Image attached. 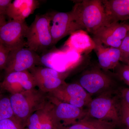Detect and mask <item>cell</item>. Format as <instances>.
<instances>
[{
  "mask_svg": "<svg viewBox=\"0 0 129 129\" xmlns=\"http://www.w3.org/2000/svg\"><path fill=\"white\" fill-rule=\"evenodd\" d=\"M14 117L10 98L0 93V121Z\"/></svg>",
  "mask_w": 129,
  "mask_h": 129,
  "instance_id": "ffe728a7",
  "label": "cell"
},
{
  "mask_svg": "<svg viewBox=\"0 0 129 129\" xmlns=\"http://www.w3.org/2000/svg\"><path fill=\"white\" fill-rule=\"evenodd\" d=\"M40 5L38 0H14L8 8L6 15L12 20L25 21Z\"/></svg>",
  "mask_w": 129,
  "mask_h": 129,
  "instance_id": "2e32d148",
  "label": "cell"
},
{
  "mask_svg": "<svg viewBox=\"0 0 129 129\" xmlns=\"http://www.w3.org/2000/svg\"><path fill=\"white\" fill-rule=\"evenodd\" d=\"M129 31V24L119 22L110 23L103 26L93 35V39L103 44L119 48Z\"/></svg>",
  "mask_w": 129,
  "mask_h": 129,
  "instance_id": "30bf717a",
  "label": "cell"
},
{
  "mask_svg": "<svg viewBox=\"0 0 129 129\" xmlns=\"http://www.w3.org/2000/svg\"><path fill=\"white\" fill-rule=\"evenodd\" d=\"M51 13L36 15L28 26L26 46L37 53L44 52L53 46L51 32Z\"/></svg>",
  "mask_w": 129,
  "mask_h": 129,
  "instance_id": "7a4b0ae2",
  "label": "cell"
},
{
  "mask_svg": "<svg viewBox=\"0 0 129 129\" xmlns=\"http://www.w3.org/2000/svg\"><path fill=\"white\" fill-rule=\"evenodd\" d=\"M36 85L42 89V91H53L65 84L63 73L50 68L35 67L30 69Z\"/></svg>",
  "mask_w": 129,
  "mask_h": 129,
  "instance_id": "8fae6325",
  "label": "cell"
},
{
  "mask_svg": "<svg viewBox=\"0 0 129 129\" xmlns=\"http://www.w3.org/2000/svg\"><path fill=\"white\" fill-rule=\"evenodd\" d=\"M36 85V83L32 74L25 71L7 74L1 86L12 94L18 92L19 86L24 91L34 89Z\"/></svg>",
  "mask_w": 129,
  "mask_h": 129,
  "instance_id": "5bb4252c",
  "label": "cell"
},
{
  "mask_svg": "<svg viewBox=\"0 0 129 129\" xmlns=\"http://www.w3.org/2000/svg\"><path fill=\"white\" fill-rule=\"evenodd\" d=\"M120 112L121 124L129 129V105L120 101Z\"/></svg>",
  "mask_w": 129,
  "mask_h": 129,
  "instance_id": "cb8c5ba5",
  "label": "cell"
},
{
  "mask_svg": "<svg viewBox=\"0 0 129 129\" xmlns=\"http://www.w3.org/2000/svg\"><path fill=\"white\" fill-rule=\"evenodd\" d=\"M71 12L83 30L85 29L92 35L110 23L101 0L78 1Z\"/></svg>",
  "mask_w": 129,
  "mask_h": 129,
  "instance_id": "6da1fadb",
  "label": "cell"
},
{
  "mask_svg": "<svg viewBox=\"0 0 129 129\" xmlns=\"http://www.w3.org/2000/svg\"><path fill=\"white\" fill-rule=\"evenodd\" d=\"M93 40L95 43L94 50L96 53L100 67L106 70L115 69L120 63L121 53L119 48H106L99 41Z\"/></svg>",
  "mask_w": 129,
  "mask_h": 129,
  "instance_id": "9a60e30c",
  "label": "cell"
},
{
  "mask_svg": "<svg viewBox=\"0 0 129 129\" xmlns=\"http://www.w3.org/2000/svg\"><path fill=\"white\" fill-rule=\"evenodd\" d=\"M79 84L91 96L113 91L114 82L107 74L100 70L93 69L81 75Z\"/></svg>",
  "mask_w": 129,
  "mask_h": 129,
  "instance_id": "8992f818",
  "label": "cell"
},
{
  "mask_svg": "<svg viewBox=\"0 0 129 129\" xmlns=\"http://www.w3.org/2000/svg\"><path fill=\"white\" fill-rule=\"evenodd\" d=\"M113 91L106 92L92 99L87 106L86 117L121 124L120 102L113 96Z\"/></svg>",
  "mask_w": 129,
  "mask_h": 129,
  "instance_id": "277c9868",
  "label": "cell"
},
{
  "mask_svg": "<svg viewBox=\"0 0 129 129\" xmlns=\"http://www.w3.org/2000/svg\"><path fill=\"white\" fill-rule=\"evenodd\" d=\"M117 126L112 122L86 117L73 124L62 126L59 129H115Z\"/></svg>",
  "mask_w": 129,
  "mask_h": 129,
  "instance_id": "d6986e66",
  "label": "cell"
},
{
  "mask_svg": "<svg viewBox=\"0 0 129 129\" xmlns=\"http://www.w3.org/2000/svg\"><path fill=\"white\" fill-rule=\"evenodd\" d=\"M43 92L34 89L12 94L9 97L14 118L23 127L30 115L46 104Z\"/></svg>",
  "mask_w": 129,
  "mask_h": 129,
  "instance_id": "3957f363",
  "label": "cell"
},
{
  "mask_svg": "<svg viewBox=\"0 0 129 129\" xmlns=\"http://www.w3.org/2000/svg\"><path fill=\"white\" fill-rule=\"evenodd\" d=\"M51 32L53 45L77 30H83L76 22L72 12L51 13Z\"/></svg>",
  "mask_w": 129,
  "mask_h": 129,
  "instance_id": "ba28073f",
  "label": "cell"
},
{
  "mask_svg": "<svg viewBox=\"0 0 129 129\" xmlns=\"http://www.w3.org/2000/svg\"><path fill=\"white\" fill-rule=\"evenodd\" d=\"M12 2L11 0H0V13L6 16L8 8Z\"/></svg>",
  "mask_w": 129,
  "mask_h": 129,
  "instance_id": "d4e9b609",
  "label": "cell"
},
{
  "mask_svg": "<svg viewBox=\"0 0 129 129\" xmlns=\"http://www.w3.org/2000/svg\"><path fill=\"white\" fill-rule=\"evenodd\" d=\"M24 129H27V128H26V129H25V128H24Z\"/></svg>",
  "mask_w": 129,
  "mask_h": 129,
  "instance_id": "f1b7e54d",
  "label": "cell"
},
{
  "mask_svg": "<svg viewBox=\"0 0 129 129\" xmlns=\"http://www.w3.org/2000/svg\"><path fill=\"white\" fill-rule=\"evenodd\" d=\"M119 48L121 53L120 61L129 66V35L128 34L122 41Z\"/></svg>",
  "mask_w": 129,
  "mask_h": 129,
  "instance_id": "44dd1931",
  "label": "cell"
},
{
  "mask_svg": "<svg viewBox=\"0 0 129 129\" xmlns=\"http://www.w3.org/2000/svg\"><path fill=\"white\" fill-rule=\"evenodd\" d=\"M52 92L54 97L60 101L80 108L87 107L92 99L91 96L77 83H65Z\"/></svg>",
  "mask_w": 129,
  "mask_h": 129,
  "instance_id": "9c48e42d",
  "label": "cell"
},
{
  "mask_svg": "<svg viewBox=\"0 0 129 129\" xmlns=\"http://www.w3.org/2000/svg\"><path fill=\"white\" fill-rule=\"evenodd\" d=\"M51 105L45 104L31 114L25 122L27 129H59L62 125L56 119Z\"/></svg>",
  "mask_w": 129,
  "mask_h": 129,
  "instance_id": "7c38bea8",
  "label": "cell"
},
{
  "mask_svg": "<svg viewBox=\"0 0 129 129\" xmlns=\"http://www.w3.org/2000/svg\"><path fill=\"white\" fill-rule=\"evenodd\" d=\"M110 23L129 19V0L102 1Z\"/></svg>",
  "mask_w": 129,
  "mask_h": 129,
  "instance_id": "e0dca14e",
  "label": "cell"
},
{
  "mask_svg": "<svg viewBox=\"0 0 129 129\" xmlns=\"http://www.w3.org/2000/svg\"><path fill=\"white\" fill-rule=\"evenodd\" d=\"M24 127L13 117L0 121V129H24Z\"/></svg>",
  "mask_w": 129,
  "mask_h": 129,
  "instance_id": "603a6c76",
  "label": "cell"
},
{
  "mask_svg": "<svg viewBox=\"0 0 129 129\" xmlns=\"http://www.w3.org/2000/svg\"><path fill=\"white\" fill-rule=\"evenodd\" d=\"M120 101L129 105V88L124 89L121 91Z\"/></svg>",
  "mask_w": 129,
  "mask_h": 129,
  "instance_id": "484cf974",
  "label": "cell"
},
{
  "mask_svg": "<svg viewBox=\"0 0 129 129\" xmlns=\"http://www.w3.org/2000/svg\"><path fill=\"white\" fill-rule=\"evenodd\" d=\"M40 62L38 53L24 47L10 51L5 70L6 74L13 72L28 71Z\"/></svg>",
  "mask_w": 129,
  "mask_h": 129,
  "instance_id": "52a82bcc",
  "label": "cell"
},
{
  "mask_svg": "<svg viewBox=\"0 0 129 129\" xmlns=\"http://www.w3.org/2000/svg\"><path fill=\"white\" fill-rule=\"evenodd\" d=\"M6 22V16L0 13V27L5 24Z\"/></svg>",
  "mask_w": 129,
  "mask_h": 129,
  "instance_id": "4316f807",
  "label": "cell"
},
{
  "mask_svg": "<svg viewBox=\"0 0 129 129\" xmlns=\"http://www.w3.org/2000/svg\"><path fill=\"white\" fill-rule=\"evenodd\" d=\"M128 35H129V31L128 33Z\"/></svg>",
  "mask_w": 129,
  "mask_h": 129,
  "instance_id": "83f0119b",
  "label": "cell"
},
{
  "mask_svg": "<svg viewBox=\"0 0 129 129\" xmlns=\"http://www.w3.org/2000/svg\"><path fill=\"white\" fill-rule=\"evenodd\" d=\"M54 101L53 113L63 126L72 125L86 117V109L60 101L55 98Z\"/></svg>",
  "mask_w": 129,
  "mask_h": 129,
  "instance_id": "4fadbf2b",
  "label": "cell"
},
{
  "mask_svg": "<svg viewBox=\"0 0 129 129\" xmlns=\"http://www.w3.org/2000/svg\"><path fill=\"white\" fill-rule=\"evenodd\" d=\"M67 45L80 55L89 53L95 47L94 40L84 30H77L70 35Z\"/></svg>",
  "mask_w": 129,
  "mask_h": 129,
  "instance_id": "ac0fdd59",
  "label": "cell"
},
{
  "mask_svg": "<svg viewBox=\"0 0 129 129\" xmlns=\"http://www.w3.org/2000/svg\"><path fill=\"white\" fill-rule=\"evenodd\" d=\"M115 69L117 76L129 86V65L119 63Z\"/></svg>",
  "mask_w": 129,
  "mask_h": 129,
  "instance_id": "7402d4cb",
  "label": "cell"
},
{
  "mask_svg": "<svg viewBox=\"0 0 129 129\" xmlns=\"http://www.w3.org/2000/svg\"><path fill=\"white\" fill-rule=\"evenodd\" d=\"M28 26L25 21L7 22L0 27V41L10 51L25 47Z\"/></svg>",
  "mask_w": 129,
  "mask_h": 129,
  "instance_id": "5b68a950",
  "label": "cell"
}]
</instances>
